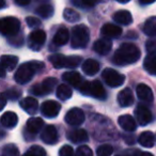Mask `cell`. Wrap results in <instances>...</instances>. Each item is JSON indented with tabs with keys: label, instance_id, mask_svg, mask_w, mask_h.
Segmentation results:
<instances>
[{
	"label": "cell",
	"instance_id": "4316f807",
	"mask_svg": "<svg viewBox=\"0 0 156 156\" xmlns=\"http://www.w3.org/2000/svg\"><path fill=\"white\" fill-rule=\"evenodd\" d=\"M113 20L120 25H129L133 22V16L126 10H120L113 14Z\"/></svg>",
	"mask_w": 156,
	"mask_h": 156
},
{
	"label": "cell",
	"instance_id": "e0dca14e",
	"mask_svg": "<svg viewBox=\"0 0 156 156\" xmlns=\"http://www.w3.org/2000/svg\"><path fill=\"white\" fill-rule=\"evenodd\" d=\"M112 48V43L109 39L105 37V39H100L94 43L93 45V50L96 51L98 55H102V56H105V55L109 54Z\"/></svg>",
	"mask_w": 156,
	"mask_h": 156
},
{
	"label": "cell",
	"instance_id": "83f0119b",
	"mask_svg": "<svg viewBox=\"0 0 156 156\" xmlns=\"http://www.w3.org/2000/svg\"><path fill=\"white\" fill-rule=\"evenodd\" d=\"M138 142L140 145L144 147H152L155 143V137L154 134L151 132H143L142 134L139 136Z\"/></svg>",
	"mask_w": 156,
	"mask_h": 156
},
{
	"label": "cell",
	"instance_id": "681fc988",
	"mask_svg": "<svg viewBox=\"0 0 156 156\" xmlns=\"http://www.w3.org/2000/svg\"><path fill=\"white\" fill-rule=\"evenodd\" d=\"M117 1L120 3H127L128 1H130V0H117Z\"/></svg>",
	"mask_w": 156,
	"mask_h": 156
},
{
	"label": "cell",
	"instance_id": "30bf717a",
	"mask_svg": "<svg viewBox=\"0 0 156 156\" xmlns=\"http://www.w3.org/2000/svg\"><path fill=\"white\" fill-rule=\"evenodd\" d=\"M64 120L69 125L78 126L85 121V113L80 108H72L66 112Z\"/></svg>",
	"mask_w": 156,
	"mask_h": 156
},
{
	"label": "cell",
	"instance_id": "f907efd6",
	"mask_svg": "<svg viewBox=\"0 0 156 156\" xmlns=\"http://www.w3.org/2000/svg\"><path fill=\"white\" fill-rule=\"evenodd\" d=\"M5 0H1V9L2 8H5Z\"/></svg>",
	"mask_w": 156,
	"mask_h": 156
},
{
	"label": "cell",
	"instance_id": "5bb4252c",
	"mask_svg": "<svg viewBox=\"0 0 156 156\" xmlns=\"http://www.w3.org/2000/svg\"><path fill=\"white\" fill-rule=\"evenodd\" d=\"M136 93L138 98H140L142 102L145 103H152L154 100V95L152 89L149 86L144 85V83H139L136 88Z\"/></svg>",
	"mask_w": 156,
	"mask_h": 156
},
{
	"label": "cell",
	"instance_id": "f35d334b",
	"mask_svg": "<svg viewBox=\"0 0 156 156\" xmlns=\"http://www.w3.org/2000/svg\"><path fill=\"white\" fill-rule=\"evenodd\" d=\"M59 156H75L74 150L69 145H63L59 151Z\"/></svg>",
	"mask_w": 156,
	"mask_h": 156
},
{
	"label": "cell",
	"instance_id": "f546056e",
	"mask_svg": "<svg viewBox=\"0 0 156 156\" xmlns=\"http://www.w3.org/2000/svg\"><path fill=\"white\" fill-rule=\"evenodd\" d=\"M56 93H57V98H58L59 100L66 101L72 98L73 92H72L71 87H69V85H64V83H63V85L58 86Z\"/></svg>",
	"mask_w": 156,
	"mask_h": 156
},
{
	"label": "cell",
	"instance_id": "f1b7e54d",
	"mask_svg": "<svg viewBox=\"0 0 156 156\" xmlns=\"http://www.w3.org/2000/svg\"><path fill=\"white\" fill-rule=\"evenodd\" d=\"M143 32L149 37H156V16L147 18L143 26Z\"/></svg>",
	"mask_w": 156,
	"mask_h": 156
},
{
	"label": "cell",
	"instance_id": "d6986e66",
	"mask_svg": "<svg viewBox=\"0 0 156 156\" xmlns=\"http://www.w3.org/2000/svg\"><path fill=\"white\" fill-rule=\"evenodd\" d=\"M119 125L126 132H134L137 127L136 120L129 115H123L118 119Z\"/></svg>",
	"mask_w": 156,
	"mask_h": 156
},
{
	"label": "cell",
	"instance_id": "c3c4849f",
	"mask_svg": "<svg viewBox=\"0 0 156 156\" xmlns=\"http://www.w3.org/2000/svg\"><path fill=\"white\" fill-rule=\"evenodd\" d=\"M5 69H2V67H1V77L2 78H5Z\"/></svg>",
	"mask_w": 156,
	"mask_h": 156
},
{
	"label": "cell",
	"instance_id": "8992f818",
	"mask_svg": "<svg viewBox=\"0 0 156 156\" xmlns=\"http://www.w3.org/2000/svg\"><path fill=\"white\" fill-rule=\"evenodd\" d=\"M20 30V22L16 17L9 16L0 20V31L3 35L12 37Z\"/></svg>",
	"mask_w": 156,
	"mask_h": 156
},
{
	"label": "cell",
	"instance_id": "ffe728a7",
	"mask_svg": "<svg viewBox=\"0 0 156 156\" xmlns=\"http://www.w3.org/2000/svg\"><path fill=\"white\" fill-rule=\"evenodd\" d=\"M1 124L5 128H13L17 125L18 123V117L13 111H7L1 115Z\"/></svg>",
	"mask_w": 156,
	"mask_h": 156
},
{
	"label": "cell",
	"instance_id": "4fadbf2b",
	"mask_svg": "<svg viewBox=\"0 0 156 156\" xmlns=\"http://www.w3.org/2000/svg\"><path fill=\"white\" fill-rule=\"evenodd\" d=\"M41 138L46 144H56L59 140L58 132H57L56 127L54 125H47L42 132Z\"/></svg>",
	"mask_w": 156,
	"mask_h": 156
},
{
	"label": "cell",
	"instance_id": "ee69618b",
	"mask_svg": "<svg viewBox=\"0 0 156 156\" xmlns=\"http://www.w3.org/2000/svg\"><path fill=\"white\" fill-rule=\"evenodd\" d=\"M31 0H15V2L17 3L18 5H27L30 3Z\"/></svg>",
	"mask_w": 156,
	"mask_h": 156
},
{
	"label": "cell",
	"instance_id": "6da1fadb",
	"mask_svg": "<svg viewBox=\"0 0 156 156\" xmlns=\"http://www.w3.org/2000/svg\"><path fill=\"white\" fill-rule=\"evenodd\" d=\"M140 49L135 44L123 43L115 52L112 61L115 64L124 66L136 63L140 59Z\"/></svg>",
	"mask_w": 156,
	"mask_h": 156
},
{
	"label": "cell",
	"instance_id": "1f68e13d",
	"mask_svg": "<svg viewBox=\"0 0 156 156\" xmlns=\"http://www.w3.org/2000/svg\"><path fill=\"white\" fill-rule=\"evenodd\" d=\"M63 17L69 23H76L79 20L80 15L73 9H65L64 12H63Z\"/></svg>",
	"mask_w": 156,
	"mask_h": 156
},
{
	"label": "cell",
	"instance_id": "44dd1931",
	"mask_svg": "<svg viewBox=\"0 0 156 156\" xmlns=\"http://www.w3.org/2000/svg\"><path fill=\"white\" fill-rule=\"evenodd\" d=\"M69 139L74 143H81L88 141V134L85 129L83 128H76V129H72L71 132L67 134Z\"/></svg>",
	"mask_w": 156,
	"mask_h": 156
},
{
	"label": "cell",
	"instance_id": "cb8c5ba5",
	"mask_svg": "<svg viewBox=\"0 0 156 156\" xmlns=\"http://www.w3.org/2000/svg\"><path fill=\"white\" fill-rule=\"evenodd\" d=\"M81 67H83V71L86 75L94 76L100 71V63L94 59H88V60L83 61Z\"/></svg>",
	"mask_w": 156,
	"mask_h": 156
},
{
	"label": "cell",
	"instance_id": "7402d4cb",
	"mask_svg": "<svg viewBox=\"0 0 156 156\" xmlns=\"http://www.w3.org/2000/svg\"><path fill=\"white\" fill-rule=\"evenodd\" d=\"M20 107L29 115H34L37 111V108H39V103L35 98L28 96V98L20 101Z\"/></svg>",
	"mask_w": 156,
	"mask_h": 156
},
{
	"label": "cell",
	"instance_id": "ab89813d",
	"mask_svg": "<svg viewBox=\"0 0 156 156\" xmlns=\"http://www.w3.org/2000/svg\"><path fill=\"white\" fill-rule=\"evenodd\" d=\"M27 25H28L30 28H37V27L41 26V20L37 17H32V16H28L26 18Z\"/></svg>",
	"mask_w": 156,
	"mask_h": 156
},
{
	"label": "cell",
	"instance_id": "7a4b0ae2",
	"mask_svg": "<svg viewBox=\"0 0 156 156\" xmlns=\"http://www.w3.org/2000/svg\"><path fill=\"white\" fill-rule=\"evenodd\" d=\"M44 66L45 64L40 61H29V62L23 63L15 72V75H14L15 81L20 85H25L32 79L33 75L37 71L44 69Z\"/></svg>",
	"mask_w": 156,
	"mask_h": 156
},
{
	"label": "cell",
	"instance_id": "7dc6e473",
	"mask_svg": "<svg viewBox=\"0 0 156 156\" xmlns=\"http://www.w3.org/2000/svg\"><path fill=\"white\" fill-rule=\"evenodd\" d=\"M140 156H154L152 153H149V152H144V153H141Z\"/></svg>",
	"mask_w": 156,
	"mask_h": 156
},
{
	"label": "cell",
	"instance_id": "5b68a950",
	"mask_svg": "<svg viewBox=\"0 0 156 156\" xmlns=\"http://www.w3.org/2000/svg\"><path fill=\"white\" fill-rule=\"evenodd\" d=\"M49 61L54 67L56 69H63V67H66V69H75L78 65L80 64L83 58L79 56H63L61 54H55L52 56H50Z\"/></svg>",
	"mask_w": 156,
	"mask_h": 156
},
{
	"label": "cell",
	"instance_id": "836d02e7",
	"mask_svg": "<svg viewBox=\"0 0 156 156\" xmlns=\"http://www.w3.org/2000/svg\"><path fill=\"white\" fill-rule=\"evenodd\" d=\"M24 156H46V151L40 145H32Z\"/></svg>",
	"mask_w": 156,
	"mask_h": 156
},
{
	"label": "cell",
	"instance_id": "f6af8a7d",
	"mask_svg": "<svg viewBox=\"0 0 156 156\" xmlns=\"http://www.w3.org/2000/svg\"><path fill=\"white\" fill-rule=\"evenodd\" d=\"M0 98H1V108H5V103H7V96H5V93H2L0 95Z\"/></svg>",
	"mask_w": 156,
	"mask_h": 156
},
{
	"label": "cell",
	"instance_id": "8fae6325",
	"mask_svg": "<svg viewBox=\"0 0 156 156\" xmlns=\"http://www.w3.org/2000/svg\"><path fill=\"white\" fill-rule=\"evenodd\" d=\"M61 110V105L56 101H46L41 107V111L46 118H56Z\"/></svg>",
	"mask_w": 156,
	"mask_h": 156
},
{
	"label": "cell",
	"instance_id": "52a82bcc",
	"mask_svg": "<svg viewBox=\"0 0 156 156\" xmlns=\"http://www.w3.org/2000/svg\"><path fill=\"white\" fill-rule=\"evenodd\" d=\"M102 77L105 83L112 88L120 87L125 81V76L113 69H105L102 73Z\"/></svg>",
	"mask_w": 156,
	"mask_h": 156
},
{
	"label": "cell",
	"instance_id": "74e56055",
	"mask_svg": "<svg viewBox=\"0 0 156 156\" xmlns=\"http://www.w3.org/2000/svg\"><path fill=\"white\" fill-rule=\"evenodd\" d=\"M75 156H93V152L87 145H80L76 151Z\"/></svg>",
	"mask_w": 156,
	"mask_h": 156
},
{
	"label": "cell",
	"instance_id": "9a60e30c",
	"mask_svg": "<svg viewBox=\"0 0 156 156\" xmlns=\"http://www.w3.org/2000/svg\"><path fill=\"white\" fill-rule=\"evenodd\" d=\"M62 79L64 81H66L69 85L73 86L75 88H78L81 86L83 83V78H81V75L78 72L75 71H69V72H65V73L62 74Z\"/></svg>",
	"mask_w": 156,
	"mask_h": 156
},
{
	"label": "cell",
	"instance_id": "d590c367",
	"mask_svg": "<svg viewBox=\"0 0 156 156\" xmlns=\"http://www.w3.org/2000/svg\"><path fill=\"white\" fill-rule=\"evenodd\" d=\"M113 153V147L109 144H103L98 147L96 150V155L98 156H111Z\"/></svg>",
	"mask_w": 156,
	"mask_h": 156
},
{
	"label": "cell",
	"instance_id": "bcb514c9",
	"mask_svg": "<svg viewBox=\"0 0 156 156\" xmlns=\"http://www.w3.org/2000/svg\"><path fill=\"white\" fill-rule=\"evenodd\" d=\"M142 5H151V3H153L154 1H156V0H139Z\"/></svg>",
	"mask_w": 156,
	"mask_h": 156
},
{
	"label": "cell",
	"instance_id": "ac0fdd59",
	"mask_svg": "<svg viewBox=\"0 0 156 156\" xmlns=\"http://www.w3.org/2000/svg\"><path fill=\"white\" fill-rule=\"evenodd\" d=\"M101 32L107 39H117L122 34V28L113 24H106L104 25Z\"/></svg>",
	"mask_w": 156,
	"mask_h": 156
},
{
	"label": "cell",
	"instance_id": "d4e9b609",
	"mask_svg": "<svg viewBox=\"0 0 156 156\" xmlns=\"http://www.w3.org/2000/svg\"><path fill=\"white\" fill-rule=\"evenodd\" d=\"M18 63V58L15 56H11V55H5L1 57V67L5 69V71L11 72L15 69Z\"/></svg>",
	"mask_w": 156,
	"mask_h": 156
},
{
	"label": "cell",
	"instance_id": "b9f144b4",
	"mask_svg": "<svg viewBox=\"0 0 156 156\" xmlns=\"http://www.w3.org/2000/svg\"><path fill=\"white\" fill-rule=\"evenodd\" d=\"M124 154H125V156H140L141 152L136 149H130V150H127V151L124 152Z\"/></svg>",
	"mask_w": 156,
	"mask_h": 156
},
{
	"label": "cell",
	"instance_id": "4dcf8cb0",
	"mask_svg": "<svg viewBox=\"0 0 156 156\" xmlns=\"http://www.w3.org/2000/svg\"><path fill=\"white\" fill-rule=\"evenodd\" d=\"M143 66L147 69V72L151 75L156 76V56H147L144 59V62H143Z\"/></svg>",
	"mask_w": 156,
	"mask_h": 156
},
{
	"label": "cell",
	"instance_id": "7bdbcfd3",
	"mask_svg": "<svg viewBox=\"0 0 156 156\" xmlns=\"http://www.w3.org/2000/svg\"><path fill=\"white\" fill-rule=\"evenodd\" d=\"M98 1H100V0H83V3L86 5V7L91 8V7H94Z\"/></svg>",
	"mask_w": 156,
	"mask_h": 156
},
{
	"label": "cell",
	"instance_id": "60d3db41",
	"mask_svg": "<svg viewBox=\"0 0 156 156\" xmlns=\"http://www.w3.org/2000/svg\"><path fill=\"white\" fill-rule=\"evenodd\" d=\"M145 48H147V51L149 52L150 55L155 54L156 52V40L151 39L147 42L145 44Z\"/></svg>",
	"mask_w": 156,
	"mask_h": 156
},
{
	"label": "cell",
	"instance_id": "816d5d0a",
	"mask_svg": "<svg viewBox=\"0 0 156 156\" xmlns=\"http://www.w3.org/2000/svg\"><path fill=\"white\" fill-rule=\"evenodd\" d=\"M118 156H119V155H118Z\"/></svg>",
	"mask_w": 156,
	"mask_h": 156
},
{
	"label": "cell",
	"instance_id": "ba28073f",
	"mask_svg": "<svg viewBox=\"0 0 156 156\" xmlns=\"http://www.w3.org/2000/svg\"><path fill=\"white\" fill-rule=\"evenodd\" d=\"M58 85V80L54 77H48L46 78L45 80L41 83H37L32 87V89L30 90L31 94H34V95L43 96L46 94H49L52 90L55 89V87Z\"/></svg>",
	"mask_w": 156,
	"mask_h": 156
},
{
	"label": "cell",
	"instance_id": "603a6c76",
	"mask_svg": "<svg viewBox=\"0 0 156 156\" xmlns=\"http://www.w3.org/2000/svg\"><path fill=\"white\" fill-rule=\"evenodd\" d=\"M69 30L65 27H61V28L58 29V31L55 34L52 43L56 46H63L69 42Z\"/></svg>",
	"mask_w": 156,
	"mask_h": 156
},
{
	"label": "cell",
	"instance_id": "7c38bea8",
	"mask_svg": "<svg viewBox=\"0 0 156 156\" xmlns=\"http://www.w3.org/2000/svg\"><path fill=\"white\" fill-rule=\"evenodd\" d=\"M135 117H136V121L139 125L145 126L152 121V113L149 110V108H147L143 105H139L137 106V108L135 109Z\"/></svg>",
	"mask_w": 156,
	"mask_h": 156
},
{
	"label": "cell",
	"instance_id": "2e32d148",
	"mask_svg": "<svg viewBox=\"0 0 156 156\" xmlns=\"http://www.w3.org/2000/svg\"><path fill=\"white\" fill-rule=\"evenodd\" d=\"M134 94H133L132 90L125 88L122 91L119 92L118 94V103L120 104L121 107H129L134 104Z\"/></svg>",
	"mask_w": 156,
	"mask_h": 156
},
{
	"label": "cell",
	"instance_id": "277c9868",
	"mask_svg": "<svg viewBox=\"0 0 156 156\" xmlns=\"http://www.w3.org/2000/svg\"><path fill=\"white\" fill-rule=\"evenodd\" d=\"M79 91L83 95H89L98 100H105L107 96L106 90L103 87L100 80L93 81H83L79 87Z\"/></svg>",
	"mask_w": 156,
	"mask_h": 156
},
{
	"label": "cell",
	"instance_id": "8d00e7d4",
	"mask_svg": "<svg viewBox=\"0 0 156 156\" xmlns=\"http://www.w3.org/2000/svg\"><path fill=\"white\" fill-rule=\"evenodd\" d=\"M5 96H7V98H9V100L16 101L22 95V90L17 89V88H10V89H8L7 91L5 92Z\"/></svg>",
	"mask_w": 156,
	"mask_h": 156
},
{
	"label": "cell",
	"instance_id": "484cf974",
	"mask_svg": "<svg viewBox=\"0 0 156 156\" xmlns=\"http://www.w3.org/2000/svg\"><path fill=\"white\" fill-rule=\"evenodd\" d=\"M44 126V121L41 118H30V119L27 121L26 128L29 133L31 134H37L40 130L43 128Z\"/></svg>",
	"mask_w": 156,
	"mask_h": 156
},
{
	"label": "cell",
	"instance_id": "9c48e42d",
	"mask_svg": "<svg viewBox=\"0 0 156 156\" xmlns=\"http://www.w3.org/2000/svg\"><path fill=\"white\" fill-rule=\"evenodd\" d=\"M46 41V33L44 30L37 29L30 33L28 40V45L32 50H40Z\"/></svg>",
	"mask_w": 156,
	"mask_h": 156
},
{
	"label": "cell",
	"instance_id": "d6a6232c",
	"mask_svg": "<svg viewBox=\"0 0 156 156\" xmlns=\"http://www.w3.org/2000/svg\"><path fill=\"white\" fill-rule=\"evenodd\" d=\"M37 13L39 14L41 17L48 18L54 14V8L50 5H43L37 9Z\"/></svg>",
	"mask_w": 156,
	"mask_h": 156
},
{
	"label": "cell",
	"instance_id": "e575fe53",
	"mask_svg": "<svg viewBox=\"0 0 156 156\" xmlns=\"http://www.w3.org/2000/svg\"><path fill=\"white\" fill-rule=\"evenodd\" d=\"M2 156H20V151L14 144H7L2 150Z\"/></svg>",
	"mask_w": 156,
	"mask_h": 156
},
{
	"label": "cell",
	"instance_id": "3957f363",
	"mask_svg": "<svg viewBox=\"0 0 156 156\" xmlns=\"http://www.w3.org/2000/svg\"><path fill=\"white\" fill-rule=\"evenodd\" d=\"M90 40V30L86 25H77L72 30L71 44L75 49L85 48Z\"/></svg>",
	"mask_w": 156,
	"mask_h": 156
}]
</instances>
